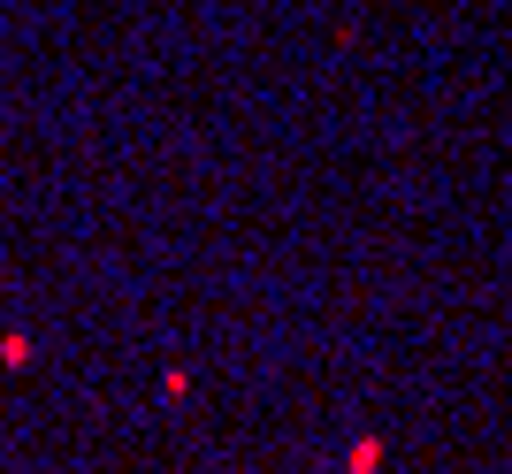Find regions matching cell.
I'll use <instances>...</instances> for the list:
<instances>
[{
  "label": "cell",
  "instance_id": "obj_1",
  "mask_svg": "<svg viewBox=\"0 0 512 474\" xmlns=\"http://www.w3.org/2000/svg\"><path fill=\"white\" fill-rule=\"evenodd\" d=\"M383 467V444H375V436H367V444H352V474H375Z\"/></svg>",
  "mask_w": 512,
  "mask_h": 474
}]
</instances>
